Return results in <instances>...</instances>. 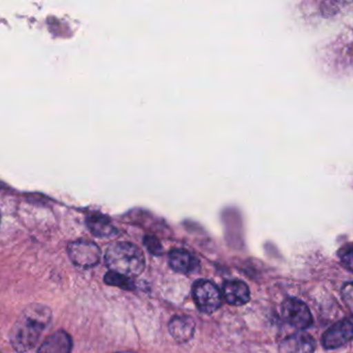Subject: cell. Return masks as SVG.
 I'll return each mask as SVG.
<instances>
[{"mask_svg":"<svg viewBox=\"0 0 353 353\" xmlns=\"http://www.w3.org/2000/svg\"><path fill=\"white\" fill-rule=\"evenodd\" d=\"M51 319V309L45 305L32 304L26 307L10 330V342L12 350L18 353L30 352L37 345Z\"/></svg>","mask_w":353,"mask_h":353,"instance_id":"cell-1","label":"cell"},{"mask_svg":"<svg viewBox=\"0 0 353 353\" xmlns=\"http://www.w3.org/2000/svg\"><path fill=\"white\" fill-rule=\"evenodd\" d=\"M110 271L128 278L138 277L145 269V257L142 250L130 242L112 245L105 256Z\"/></svg>","mask_w":353,"mask_h":353,"instance_id":"cell-2","label":"cell"},{"mask_svg":"<svg viewBox=\"0 0 353 353\" xmlns=\"http://www.w3.org/2000/svg\"><path fill=\"white\" fill-rule=\"evenodd\" d=\"M192 292L195 304L201 312L210 314L221 306L222 294L212 282L199 280L193 285Z\"/></svg>","mask_w":353,"mask_h":353,"instance_id":"cell-3","label":"cell"},{"mask_svg":"<svg viewBox=\"0 0 353 353\" xmlns=\"http://www.w3.org/2000/svg\"><path fill=\"white\" fill-rule=\"evenodd\" d=\"M283 321L294 329L304 331L312 325V315L308 307L298 298H288L281 306Z\"/></svg>","mask_w":353,"mask_h":353,"instance_id":"cell-4","label":"cell"},{"mask_svg":"<svg viewBox=\"0 0 353 353\" xmlns=\"http://www.w3.org/2000/svg\"><path fill=\"white\" fill-rule=\"evenodd\" d=\"M68 252L72 263L83 269L94 267L101 261V250L94 242L88 240L70 242L68 247Z\"/></svg>","mask_w":353,"mask_h":353,"instance_id":"cell-5","label":"cell"},{"mask_svg":"<svg viewBox=\"0 0 353 353\" xmlns=\"http://www.w3.org/2000/svg\"><path fill=\"white\" fill-rule=\"evenodd\" d=\"M353 339V317L342 319L327 330L323 337V346L327 350H337Z\"/></svg>","mask_w":353,"mask_h":353,"instance_id":"cell-6","label":"cell"},{"mask_svg":"<svg viewBox=\"0 0 353 353\" xmlns=\"http://www.w3.org/2000/svg\"><path fill=\"white\" fill-rule=\"evenodd\" d=\"M316 342L305 332L294 334L286 338L280 345V353H313Z\"/></svg>","mask_w":353,"mask_h":353,"instance_id":"cell-7","label":"cell"},{"mask_svg":"<svg viewBox=\"0 0 353 353\" xmlns=\"http://www.w3.org/2000/svg\"><path fill=\"white\" fill-rule=\"evenodd\" d=\"M222 296L228 304L242 306L250 300V290L244 282L228 281L222 287Z\"/></svg>","mask_w":353,"mask_h":353,"instance_id":"cell-8","label":"cell"},{"mask_svg":"<svg viewBox=\"0 0 353 353\" xmlns=\"http://www.w3.org/2000/svg\"><path fill=\"white\" fill-rule=\"evenodd\" d=\"M170 267L181 274H190L199 269V263L188 251L183 249L172 250L169 254Z\"/></svg>","mask_w":353,"mask_h":353,"instance_id":"cell-9","label":"cell"},{"mask_svg":"<svg viewBox=\"0 0 353 353\" xmlns=\"http://www.w3.org/2000/svg\"><path fill=\"white\" fill-rule=\"evenodd\" d=\"M72 350V337L66 332L57 331L43 342L37 353H70Z\"/></svg>","mask_w":353,"mask_h":353,"instance_id":"cell-10","label":"cell"},{"mask_svg":"<svg viewBox=\"0 0 353 353\" xmlns=\"http://www.w3.org/2000/svg\"><path fill=\"white\" fill-rule=\"evenodd\" d=\"M195 323L190 317L175 316L169 323V332L178 343L190 341L194 335Z\"/></svg>","mask_w":353,"mask_h":353,"instance_id":"cell-11","label":"cell"},{"mask_svg":"<svg viewBox=\"0 0 353 353\" xmlns=\"http://www.w3.org/2000/svg\"><path fill=\"white\" fill-rule=\"evenodd\" d=\"M86 224L91 233L97 238H114L119 233L117 228L105 216H90L87 218Z\"/></svg>","mask_w":353,"mask_h":353,"instance_id":"cell-12","label":"cell"},{"mask_svg":"<svg viewBox=\"0 0 353 353\" xmlns=\"http://www.w3.org/2000/svg\"><path fill=\"white\" fill-rule=\"evenodd\" d=\"M105 282L108 285L116 286V287H120L124 290L134 289V284L132 279L119 275V274L113 273V271L105 274Z\"/></svg>","mask_w":353,"mask_h":353,"instance_id":"cell-13","label":"cell"},{"mask_svg":"<svg viewBox=\"0 0 353 353\" xmlns=\"http://www.w3.org/2000/svg\"><path fill=\"white\" fill-rule=\"evenodd\" d=\"M144 244L151 254H163V247H161V244L159 242V240H157V238H154V236H147L146 238H144Z\"/></svg>","mask_w":353,"mask_h":353,"instance_id":"cell-14","label":"cell"},{"mask_svg":"<svg viewBox=\"0 0 353 353\" xmlns=\"http://www.w3.org/2000/svg\"><path fill=\"white\" fill-rule=\"evenodd\" d=\"M342 298L346 307L353 314V283H347L342 288Z\"/></svg>","mask_w":353,"mask_h":353,"instance_id":"cell-15","label":"cell"},{"mask_svg":"<svg viewBox=\"0 0 353 353\" xmlns=\"http://www.w3.org/2000/svg\"><path fill=\"white\" fill-rule=\"evenodd\" d=\"M340 258H341L344 267L353 273V247H350V248L342 251Z\"/></svg>","mask_w":353,"mask_h":353,"instance_id":"cell-16","label":"cell"},{"mask_svg":"<svg viewBox=\"0 0 353 353\" xmlns=\"http://www.w3.org/2000/svg\"><path fill=\"white\" fill-rule=\"evenodd\" d=\"M116 353H137L134 352H116Z\"/></svg>","mask_w":353,"mask_h":353,"instance_id":"cell-17","label":"cell"}]
</instances>
